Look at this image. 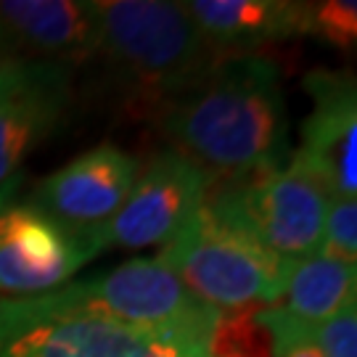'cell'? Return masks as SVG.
Here are the masks:
<instances>
[{
  "instance_id": "1",
  "label": "cell",
  "mask_w": 357,
  "mask_h": 357,
  "mask_svg": "<svg viewBox=\"0 0 357 357\" xmlns=\"http://www.w3.org/2000/svg\"><path fill=\"white\" fill-rule=\"evenodd\" d=\"M156 116L172 151L215 183L275 169L289 156L281 66L259 53L220 59Z\"/></svg>"
},
{
  "instance_id": "2",
  "label": "cell",
  "mask_w": 357,
  "mask_h": 357,
  "mask_svg": "<svg viewBox=\"0 0 357 357\" xmlns=\"http://www.w3.org/2000/svg\"><path fill=\"white\" fill-rule=\"evenodd\" d=\"M98 19L96 56L135 112L159 114L220 61L183 3L109 0L98 3Z\"/></svg>"
},
{
  "instance_id": "3",
  "label": "cell",
  "mask_w": 357,
  "mask_h": 357,
  "mask_svg": "<svg viewBox=\"0 0 357 357\" xmlns=\"http://www.w3.org/2000/svg\"><path fill=\"white\" fill-rule=\"evenodd\" d=\"M0 357H206L178 336L146 331L64 289L0 302Z\"/></svg>"
},
{
  "instance_id": "4",
  "label": "cell",
  "mask_w": 357,
  "mask_h": 357,
  "mask_svg": "<svg viewBox=\"0 0 357 357\" xmlns=\"http://www.w3.org/2000/svg\"><path fill=\"white\" fill-rule=\"evenodd\" d=\"M156 259L217 312L273 307L289 270V262L268 255L206 206L162 246Z\"/></svg>"
},
{
  "instance_id": "5",
  "label": "cell",
  "mask_w": 357,
  "mask_h": 357,
  "mask_svg": "<svg viewBox=\"0 0 357 357\" xmlns=\"http://www.w3.org/2000/svg\"><path fill=\"white\" fill-rule=\"evenodd\" d=\"M204 206L281 262L320 252L328 193L296 159L286 167L222 180Z\"/></svg>"
},
{
  "instance_id": "6",
  "label": "cell",
  "mask_w": 357,
  "mask_h": 357,
  "mask_svg": "<svg viewBox=\"0 0 357 357\" xmlns=\"http://www.w3.org/2000/svg\"><path fill=\"white\" fill-rule=\"evenodd\" d=\"M79 305L93 307L146 331L178 336L196 349H206L220 312L188 291L169 268L156 257L130 259L114 270L64 289Z\"/></svg>"
},
{
  "instance_id": "7",
  "label": "cell",
  "mask_w": 357,
  "mask_h": 357,
  "mask_svg": "<svg viewBox=\"0 0 357 357\" xmlns=\"http://www.w3.org/2000/svg\"><path fill=\"white\" fill-rule=\"evenodd\" d=\"M19 178L0 185V294L16 299L56 291L93 257L98 243L69 233L29 202L16 199Z\"/></svg>"
},
{
  "instance_id": "8",
  "label": "cell",
  "mask_w": 357,
  "mask_h": 357,
  "mask_svg": "<svg viewBox=\"0 0 357 357\" xmlns=\"http://www.w3.org/2000/svg\"><path fill=\"white\" fill-rule=\"evenodd\" d=\"M212 185L215 180L202 167H196L172 149L151 156L149 165L141 167L125 206L98 233L101 252L112 246H165L204 206Z\"/></svg>"
},
{
  "instance_id": "9",
  "label": "cell",
  "mask_w": 357,
  "mask_h": 357,
  "mask_svg": "<svg viewBox=\"0 0 357 357\" xmlns=\"http://www.w3.org/2000/svg\"><path fill=\"white\" fill-rule=\"evenodd\" d=\"M138 172L141 162L132 153L101 143L40 180L26 202L69 233L98 243V233L128 202Z\"/></svg>"
},
{
  "instance_id": "10",
  "label": "cell",
  "mask_w": 357,
  "mask_h": 357,
  "mask_svg": "<svg viewBox=\"0 0 357 357\" xmlns=\"http://www.w3.org/2000/svg\"><path fill=\"white\" fill-rule=\"evenodd\" d=\"M75 66L56 61L0 64V185L61 122L72 101Z\"/></svg>"
},
{
  "instance_id": "11",
  "label": "cell",
  "mask_w": 357,
  "mask_h": 357,
  "mask_svg": "<svg viewBox=\"0 0 357 357\" xmlns=\"http://www.w3.org/2000/svg\"><path fill=\"white\" fill-rule=\"evenodd\" d=\"M302 88L312 109L302 125V149L294 159L328 196L357 193V90L352 72L312 69Z\"/></svg>"
},
{
  "instance_id": "12",
  "label": "cell",
  "mask_w": 357,
  "mask_h": 357,
  "mask_svg": "<svg viewBox=\"0 0 357 357\" xmlns=\"http://www.w3.org/2000/svg\"><path fill=\"white\" fill-rule=\"evenodd\" d=\"M98 3L90 0H0V64L56 61L75 66L96 56Z\"/></svg>"
},
{
  "instance_id": "13",
  "label": "cell",
  "mask_w": 357,
  "mask_h": 357,
  "mask_svg": "<svg viewBox=\"0 0 357 357\" xmlns=\"http://www.w3.org/2000/svg\"><path fill=\"white\" fill-rule=\"evenodd\" d=\"M185 13L220 59L257 56L273 43L305 35V3L291 0H191Z\"/></svg>"
},
{
  "instance_id": "14",
  "label": "cell",
  "mask_w": 357,
  "mask_h": 357,
  "mask_svg": "<svg viewBox=\"0 0 357 357\" xmlns=\"http://www.w3.org/2000/svg\"><path fill=\"white\" fill-rule=\"evenodd\" d=\"M357 296V268L326 252H315L289 265L275 305L299 323L315 326L333 318Z\"/></svg>"
},
{
  "instance_id": "15",
  "label": "cell",
  "mask_w": 357,
  "mask_h": 357,
  "mask_svg": "<svg viewBox=\"0 0 357 357\" xmlns=\"http://www.w3.org/2000/svg\"><path fill=\"white\" fill-rule=\"evenodd\" d=\"M206 357H273L268 328L257 320V310L220 312L204 349Z\"/></svg>"
},
{
  "instance_id": "16",
  "label": "cell",
  "mask_w": 357,
  "mask_h": 357,
  "mask_svg": "<svg viewBox=\"0 0 357 357\" xmlns=\"http://www.w3.org/2000/svg\"><path fill=\"white\" fill-rule=\"evenodd\" d=\"M305 35H315L339 51H352L357 43L355 0L305 3Z\"/></svg>"
},
{
  "instance_id": "17",
  "label": "cell",
  "mask_w": 357,
  "mask_h": 357,
  "mask_svg": "<svg viewBox=\"0 0 357 357\" xmlns=\"http://www.w3.org/2000/svg\"><path fill=\"white\" fill-rule=\"evenodd\" d=\"M320 252L342 262H357V202L347 196H328L323 220Z\"/></svg>"
},
{
  "instance_id": "18",
  "label": "cell",
  "mask_w": 357,
  "mask_h": 357,
  "mask_svg": "<svg viewBox=\"0 0 357 357\" xmlns=\"http://www.w3.org/2000/svg\"><path fill=\"white\" fill-rule=\"evenodd\" d=\"M257 320L268 328L273 357H323L315 347L307 323L281 312L278 307H262L257 310Z\"/></svg>"
},
{
  "instance_id": "19",
  "label": "cell",
  "mask_w": 357,
  "mask_h": 357,
  "mask_svg": "<svg viewBox=\"0 0 357 357\" xmlns=\"http://www.w3.org/2000/svg\"><path fill=\"white\" fill-rule=\"evenodd\" d=\"M323 357H357V305H347L333 318L307 326Z\"/></svg>"
}]
</instances>
